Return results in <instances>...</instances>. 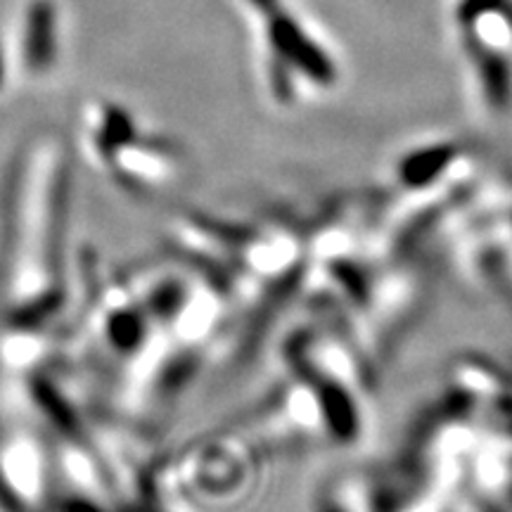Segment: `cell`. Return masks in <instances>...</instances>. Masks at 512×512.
Returning <instances> with one entry per match:
<instances>
[{"instance_id": "1", "label": "cell", "mask_w": 512, "mask_h": 512, "mask_svg": "<svg viewBox=\"0 0 512 512\" xmlns=\"http://www.w3.org/2000/svg\"><path fill=\"white\" fill-rule=\"evenodd\" d=\"M249 3L268 19V38H271L275 57L302 69L320 86H330L335 81V64L304 34L290 12L280 8V0H249Z\"/></svg>"}, {"instance_id": "2", "label": "cell", "mask_w": 512, "mask_h": 512, "mask_svg": "<svg viewBox=\"0 0 512 512\" xmlns=\"http://www.w3.org/2000/svg\"><path fill=\"white\" fill-rule=\"evenodd\" d=\"M467 41H470L472 55L477 57V67H479V74H482V86H484L486 98H489V102L494 107H505L512 98L510 62L505 60L501 53H496V50L491 48H484L482 43L472 41V38H467Z\"/></svg>"}, {"instance_id": "3", "label": "cell", "mask_w": 512, "mask_h": 512, "mask_svg": "<svg viewBox=\"0 0 512 512\" xmlns=\"http://www.w3.org/2000/svg\"><path fill=\"white\" fill-rule=\"evenodd\" d=\"M508 0H463L458 8V19L463 27H472L479 17L489 12H501Z\"/></svg>"}]
</instances>
